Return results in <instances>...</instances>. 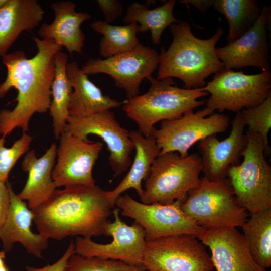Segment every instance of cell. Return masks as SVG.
Returning <instances> with one entry per match:
<instances>
[{
    "label": "cell",
    "mask_w": 271,
    "mask_h": 271,
    "mask_svg": "<svg viewBox=\"0 0 271 271\" xmlns=\"http://www.w3.org/2000/svg\"><path fill=\"white\" fill-rule=\"evenodd\" d=\"M120 209L113 211L114 221H107L103 235L111 236V242L100 244L91 238L78 236L75 243V252L83 257H98L121 261L131 266L144 269L143 256L146 243L145 232L136 222L128 225L119 216Z\"/></svg>",
    "instance_id": "12"
},
{
    "label": "cell",
    "mask_w": 271,
    "mask_h": 271,
    "mask_svg": "<svg viewBox=\"0 0 271 271\" xmlns=\"http://www.w3.org/2000/svg\"><path fill=\"white\" fill-rule=\"evenodd\" d=\"M159 53L140 43L133 49L107 58H90L81 68L87 76L109 75L116 87L125 90L127 99L139 95L142 81L158 68Z\"/></svg>",
    "instance_id": "13"
},
{
    "label": "cell",
    "mask_w": 271,
    "mask_h": 271,
    "mask_svg": "<svg viewBox=\"0 0 271 271\" xmlns=\"http://www.w3.org/2000/svg\"><path fill=\"white\" fill-rule=\"evenodd\" d=\"M33 138L26 132L10 148L4 146L5 138H0V181L6 182L9 174L17 160L29 150Z\"/></svg>",
    "instance_id": "32"
},
{
    "label": "cell",
    "mask_w": 271,
    "mask_h": 271,
    "mask_svg": "<svg viewBox=\"0 0 271 271\" xmlns=\"http://www.w3.org/2000/svg\"><path fill=\"white\" fill-rule=\"evenodd\" d=\"M59 139L52 173L56 187L95 185L92 170L103 144L82 140L66 130Z\"/></svg>",
    "instance_id": "15"
},
{
    "label": "cell",
    "mask_w": 271,
    "mask_h": 271,
    "mask_svg": "<svg viewBox=\"0 0 271 271\" xmlns=\"http://www.w3.org/2000/svg\"><path fill=\"white\" fill-rule=\"evenodd\" d=\"M212 6L227 20L226 38L228 43L247 32L255 23L261 11L255 0H213Z\"/></svg>",
    "instance_id": "28"
},
{
    "label": "cell",
    "mask_w": 271,
    "mask_h": 271,
    "mask_svg": "<svg viewBox=\"0 0 271 271\" xmlns=\"http://www.w3.org/2000/svg\"><path fill=\"white\" fill-rule=\"evenodd\" d=\"M6 0H0V8L5 3Z\"/></svg>",
    "instance_id": "38"
},
{
    "label": "cell",
    "mask_w": 271,
    "mask_h": 271,
    "mask_svg": "<svg viewBox=\"0 0 271 271\" xmlns=\"http://www.w3.org/2000/svg\"><path fill=\"white\" fill-rule=\"evenodd\" d=\"M241 116L248 131L261 138L265 154H269L268 133L271 128V94L259 105L242 109Z\"/></svg>",
    "instance_id": "30"
},
{
    "label": "cell",
    "mask_w": 271,
    "mask_h": 271,
    "mask_svg": "<svg viewBox=\"0 0 271 271\" xmlns=\"http://www.w3.org/2000/svg\"><path fill=\"white\" fill-rule=\"evenodd\" d=\"M170 28L173 40L167 50L161 48L157 79L177 78L183 82V88H203L209 76L225 67L216 51L223 29L219 27L212 37L201 39L194 35L186 22L173 24Z\"/></svg>",
    "instance_id": "3"
},
{
    "label": "cell",
    "mask_w": 271,
    "mask_h": 271,
    "mask_svg": "<svg viewBox=\"0 0 271 271\" xmlns=\"http://www.w3.org/2000/svg\"><path fill=\"white\" fill-rule=\"evenodd\" d=\"M230 124V133L224 140L219 141L214 134L199 142L201 172L211 181L226 178L229 169L240 163L247 143L246 126L240 111L236 113Z\"/></svg>",
    "instance_id": "17"
},
{
    "label": "cell",
    "mask_w": 271,
    "mask_h": 271,
    "mask_svg": "<svg viewBox=\"0 0 271 271\" xmlns=\"http://www.w3.org/2000/svg\"><path fill=\"white\" fill-rule=\"evenodd\" d=\"M44 15L36 0H6L0 8V56L7 54L23 31L35 28Z\"/></svg>",
    "instance_id": "23"
},
{
    "label": "cell",
    "mask_w": 271,
    "mask_h": 271,
    "mask_svg": "<svg viewBox=\"0 0 271 271\" xmlns=\"http://www.w3.org/2000/svg\"><path fill=\"white\" fill-rule=\"evenodd\" d=\"M147 79L150 82L147 92L126 99L122 106L126 115L137 124L138 130L145 137L152 135L157 122L178 118L203 105L206 100L198 99L208 95L202 88H179L171 78L158 80L151 75Z\"/></svg>",
    "instance_id": "4"
},
{
    "label": "cell",
    "mask_w": 271,
    "mask_h": 271,
    "mask_svg": "<svg viewBox=\"0 0 271 271\" xmlns=\"http://www.w3.org/2000/svg\"><path fill=\"white\" fill-rule=\"evenodd\" d=\"M180 206L205 230L241 227L247 220L248 212L237 203L227 178L211 181L204 176Z\"/></svg>",
    "instance_id": "5"
},
{
    "label": "cell",
    "mask_w": 271,
    "mask_h": 271,
    "mask_svg": "<svg viewBox=\"0 0 271 271\" xmlns=\"http://www.w3.org/2000/svg\"><path fill=\"white\" fill-rule=\"evenodd\" d=\"M201 172V157L197 153L186 157L174 152L159 155L145 180L142 203L167 205L177 200L183 202L198 184Z\"/></svg>",
    "instance_id": "7"
},
{
    "label": "cell",
    "mask_w": 271,
    "mask_h": 271,
    "mask_svg": "<svg viewBox=\"0 0 271 271\" xmlns=\"http://www.w3.org/2000/svg\"><path fill=\"white\" fill-rule=\"evenodd\" d=\"M55 76L51 86L52 98L49 110L53 119V132L57 140L65 131L73 88L66 73L67 54L60 51L55 55Z\"/></svg>",
    "instance_id": "26"
},
{
    "label": "cell",
    "mask_w": 271,
    "mask_h": 271,
    "mask_svg": "<svg viewBox=\"0 0 271 271\" xmlns=\"http://www.w3.org/2000/svg\"><path fill=\"white\" fill-rule=\"evenodd\" d=\"M175 4L174 0H169L162 6L150 9L146 5L134 2L128 7L123 21L127 24L137 23L138 33L150 31L152 42L160 44L164 30L174 23L181 22L174 16Z\"/></svg>",
    "instance_id": "25"
},
{
    "label": "cell",
    "mask_w": 271,
    "mask_h": 271,
    "mask_svg": "<svg viewBox=\"0 0 271 271\" xmlns=\"http://www.w3.org/2000/svg\"><path fill=\"white\" fill-rule=\"evenodd\" d=\"M66 131L84 141L94 134L100 137L109 152V164L115 176H119L130 167V155L134 148L130 132L116 119L114 113L107 110L84 117L69 116Z\"/></svg>",
    "instance_id": "14"
},
{
    "label": "cell",
    "mask_w": 271,
    "mask_h": 271,
    "mask_svg": "<svg viewBox=\"0 0 271 271\" xmlns=\"http://www.w3.org/2000/svg\"><path fill=\"white\" fill-rule=\"evenodd\" d=\"M270 6H264L254 25L244 34L226 46L216 48L218 58L225 68L253 66L269 70L267 30L270 22Z\"/></svg>",
    "instance_id": "16"
},
{
    "label": "cell",
    "mask_w": 271,
    "mask_h": 271,
    "mask_svg": "<svg viewBox=\"0 0 271 271\" xmlns=\"http://www.w3.org/2000/svg\"><path fill=\"white\" fill-rule=\"evenodd\" d=\"M10 196V205L6 220L0 228V239L4 251L9 252L15 243H20L27 252L38 258L48 246V239L31 230L33 220L32 210L14 191L7 181Z\"/></svg>",
    "instance_id": "19"
},
{
    "label": "cell",
    "mask_w": 271,
    "mask_h": 271,
    "mask_svg": "<svg viewBox=\"0 0 271 271\" xmlns=\"http://www.w3.org/2000/svg\"><path fill=\"white\" fill-rule=\"evenodd\" d=\"M10 205V196L6 182L0 181V228L7 216Z\"/></svg>",
    "instance_id": "35"
},
{
    "label": "cell",
    "mask_w": 271,
    "mask_h": 271,
    "mask_svg": "<svg viewBox=\"0 0 271 271\" xmlns=\"http://www.w3.org/2000/svg\"><path fill=\"white\" fill-rule=\"evenodd\" d=\"M243 161L231 167L227 179L238 204L251 214L271 209V167L260 136L246 132Z\"/></svg>",
    "instance_id": "6"
},
{
    "label": "cell",
    "mask_w": 271,
    "mask_h": 271,
    "mask_svg": "<svg viewBox=\"0 0 271 271\" xmlns=\"http://www.w3.org/2000/svg\"><path fill=\"white\" fill-rule=\"evenodd\" d=\"M64 271H145L119 260L98 257H85L74 253L69 258Z\"/></svg>",
    "instance_id": "31"
},
{
    "label": "cell",
    "mask_w": 271,
    "mask_h": 271,
    "mask_svg": "<svg viewBox=\"0 0 271 271\" xmlns=\"http://www.w3.org/2000/svg\"><path fill=\"white\" fill-rule=\"evenodd\" d=\"M143 267L145 271H213L211 256L191 234H178L146 242Z\"/></svg>",
    "instance_id": "9"
},
{
    "label": "cell",
    "mask_w": 271,
    "mask_h": 271,
    "mask_svg": "<svg viewBox=\"0 0 271 271\" xmlns=\"http://www.w3.org/2000/svg\"><path fill=\"white\" fill-rule=\"evenodd\" d=\"M130 136L136 149L130 169L114 189L106 191L107 198L113 208L117 198L129 189H134L140 198L142 197L144 191L142 181L148 177L151 166L160 152L155 139L152 136L145 137L137 130L130 131Z\"/></svg>",
    "instance_id": "24"
},
{
    "label": "cell",
    "mask_w": 271,
    "mask_h": 271,
    "mask_svg": "<svg viewBox=\"0 0 271 271\" xmlns=\"http://www.w3.org/2000/svg\"><path fill=\"white\" fill-rule=\"evenodd\" d=\"M91 27L103 36L99 43V53L104 58L129 51L140 43L136 22L116 26L96 20L91 24Z\"/></svg>",
    "instance_id": "29"
},
{
    "label": "cell",
    "mask_w": 271,
    "mask_h": 271,
    "mask_svg": "<svg viewBox=\"0 0 271 271\" xmlns=\"http://www.w3.org/2000/svg\"><path fill=\"white\" fill-rule=\"evenodd\" d=\"M180 2L191 5L201 13H204L213 6V0H183Z\"/></svg>",
    "instance_id": "36"
},
{
    "label": "cell",
    "mask_w": 271,
    "mask_h": 271,
    "mask_svg": "<svg viewBox=\"0 0 271 271\" xmlns=\"http://www.w3.org/2000/svg\"><path fill=\"white\" fill-rule=\"evenodd\" d=\"M241 227L250 254L255 263L271 266V209L251 214Z\"/></svg>",
    "instance_id": "27"
},
{
    "label": "cell",
    "mask_w": 271,
    "mask_h": 271,
    "mask_svg": "<svg viewBox=\"0 0 271 271\" xmlns=\"http://www.w3.org/2000/svg\"><path fill=\"white\" fill-rule=\"evenodd\" d=\"M230 123L228 115L214 113L205 107L196 112L188 111L176 119L162 121L160 128H155L151 136L160 149L159 155L174 152L186 157L194 144L210 136L225 132Z\"/></svg>",
    "instance_id": "10"
},
{
    "label": "cell",
    "mask_w": 271,
    "mask_h": 271,
    "mask_svg": "<svg viewBox=\"0 0 271 271\" xmlns=\"http://www.w3.org/2000/svg\"><path fill=\"white\" fill-rule=\"evenodd\" d=\"M197 238L209 247L217 271H269L254 261L243 235L236 227L205 230Z\"/></svg>",
    "instance_id": "18"
},
{
    "label": "cell",
    "mask_w": 271,
    "mask_h": 271,
    "mask_svg": "<svg viewBox=\"0 0 271 271\" xmlns=\"http://www.w3.org/2000/svg\"><path fill=\"white\" fill-rule=\"evenodd\" d=\"M33 39L37 53L32 58H28L20 50L1 57L7 75L0 84V98L12 88L18 91L14 109L0 110V135L4 138L16 128L27 132L32 116L35 113H45L50 107L55 55L63 47L52 39Z\"/></svg>",
    "instance_id": "1"
},
{
    "label": "cell",
    "mask_w": 271,
    "mask_h": 271,
    "mask_svg": "<svg viewBox=\"0 0 271 271\" xmlns=\"http://www.w3.org/2000/svg\"><path fill=\"white\" fill-rule=\"evenodd\" d=\"M6 253L4 251H0V271H9L4 262Z\"/></svg>",
    "instance_id": "37"
},
{
    "label": "cell",
    "mask_w": 271,
    "mask_h": 271,
    "mask_svg": "<svg viewBox=\"0 0 271 271\" xmlns=\"http://www.w3.org/2000/svg\"><path fill=\"white\" fill-rule=\"evenodd\" d=\"M57 148L53 143L39 158L32 149L23 158L22 169L28 173V177L23 189L17 195L23 201H27L31 210L47 201L57 189L52 177Z\"/></svg>",
    "instance_id": "21"
},
{
    "label": "cell",
    "mask_w": 271,
    "mask_h": 271,
    "mask_svg": "<svg viewBox=\"0 0 271 271\" xmlns=\"http://www.w3.org/2000/svg\"><path fill=\"white\" fill-rule=\"evenodd\" d=\"M97 3L108 24L113 22L123 11L122 4L117 0H97Z\"/></svg>",
    "instance_id": "33"
},
{
    "label": "cell",
    "mask_w": 271,
    "mask_h": 271,
    "mask_svg": "<svg viewBox=\"0 0 271 271\" xmlns=\"http://www.w3.org/2000/svg\"><path fill=\"white\" fill-rule=\"evenodd\" d=\"M112 208L106 191L95 185L56 189L31 210L39 233L48 239L61 240L69 236L91 238L103 235Z\"/></svg>",
    "instance_id": "2"
},
{
    "label": "cell",
    "mask_w": 271,
    "mask_h": 271,
    "mask_svg": "<svg viewBox=\"0 0 271 271\" xmlns=\"http://www.w3.org/2000/svg\"><path fill=\"white\" fill-rule=\"evenodd\" d=\"M182 202L177 200L167 205L147 204L126 194L119 196L115 205L121 210L122 216L133 219L143 227L147 241L178 234L198 236L205 230L182 211Z\"/></svg>",
    "instance_id": "11"
},
{
    "label": "cell",
    "mask_w": 271,
    "mask_h": 271,
    "mask_svg": "<svg viewBox=\"0 0 271 271\" xmlns=\"http://www.w3.org/2000/svg\"><path fill=\"white\" fill-rule=\"evenodd\" d=\"M202 88L210 94L206 107L236 113L259 105L271 94V72L248 75L224 67Z\"/></svg>",
    "instance_id": "8"
},
{
    "label": "cell",
    "mask_w": 271,
    "mask_h": 271,
    "mask_svg": "<svg viewBox=\"0 0 271 271\" xmlns=\"http://www.w3.org/2000/svg\"><path fill=\"white\" fill-rule=\"evenodd\" d=\"M66 73L73 88L68 107L69 116H87L110 110L123 104L122 102L104 95L89 79L76 62L67 63Z\"/></svg>",
    "instance_id": "22"
},
{
    "label": "cell",
    "mask_w": 271,
    "mask_h": 271,
    "mask_svg": "<svg viewBox=\"0 0 271 271\" xmlns=\"http://www.w3.org/2000/svg\"><path fill=\"white\" fill-rule=\"evenodd\" d=\"M54 19L51 23H44L38 34L42 39H52L65 47L70 54H81L85 36L80 28L84 21L90 19L89 13L76 11V4L71 1H61L51 4Z\"/></svg>",
    "instance_id": "20"
},
{
    "label": "cell",
    "mask_w": 271,
    "mask_h": 271,
    "mask_svg": "<svg viewBox=\"0 0 271 271\" xmlns=\"http://www.w3.org/2000/svg\"><path fill=\"white\" fill-rule=\"evenodd\" d=\"M75 253V243L72 240L64 254L53 264L41 268L26 266V271H64L69 258Z\"/></svg>",
    "instance_id": "34"
}]
</instances>
